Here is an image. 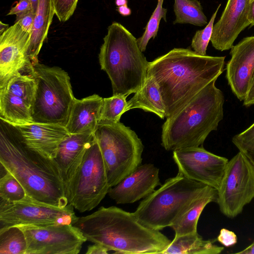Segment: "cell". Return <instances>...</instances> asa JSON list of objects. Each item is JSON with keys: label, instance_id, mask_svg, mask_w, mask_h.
I'll use <instances>...</instances> for the list:
<instances>
[{"label": "cell", "instance_id": "cell-28", "mask_svg": "<svg viewBox=\"0 0 254 254\" xmlns=\"http://www.w3.org/2000/svg\"><path fill=\"white\" fill-rule=\"evenodd\" d=\"M26 194L19 181L0 164V200L14 202L22 199Z\"/></svg>", "mask_w": 254, "mask_h": 254}, {"label": "cell", "instance_id": "cell-19", "mask_svg": "<svg viewBox=\"0 0 254 254\" xmlns=\"http://www.w3.org/2000/svg\"><path fill=\"white\" fill-rule=\"evenodd\" d=\"M95 139L94 132L69 134L60 143L54 160L59 167L66 191L87 149Z\"/></svg>", "mask_w": 254, "mask_h": 254}, {"label": "cell", "instance_id": "cell-39", "mask_svg": "<svg viewBox=\"0 0 254 254\" xmlns=\"http://www.w3.org/2000/svg\"><path fill=\"white\" fill-rule=\"evenodd\" d=\"M117 11L122 16H129L131 13V10L127 4L118 6Z\"/></svg>", "mask_w": 254, "mask_h": 254}, {"label": "cell", "instance_id": "cell-21", "mask_svg": "<svg viewBox=\"0 0 254 254\" xmlns=\"http://www.w3.org/2000/svg\"><path fill=\"white\" fill-rule=\"evenodd\" d=\"M55 14L53 0H40L31 33L27 57L32 64L38 63V56L46 38Z\"/></svg>", "mask_w": 254, "mask_h": 254}, {"label": "cell", "instance_id": "cell-16", "mask_svg": "<svg viewBox=\"0 0 254 254\" xmlns=\"http://www.w3.org/2000/svg\"><path fill=\"white\" fill-rule=\"evenodd\" d=\"M159 169L153 164L140 165L108 191L109 197L118 204L134 203L148 196L162 184Z\"/></svg>", "mask_w": 254, "mask_h": 254}, {"label": "cell", "instance_id": "cell-44", "mask_svg": "<svg viewBox=\"0 0 254 254\" xmlns=\"http://www.w3.org/2000/svg\"><path fill=\"white\" fill-rule=\"evenodd\" d=\"M32 5L33 11L36 12L40 0H30Z\"/></svg>", "mask_w": 254, "mask_h": 254}, {"label": "cell", "instance_id": "cell-8", "mask_svg": "<svg viewBox=\"0 0 254 254\" xmlns=\"http://www.w3.org/2000/svg\"><path fill=\"white\" fill-rule=\"evenodd\" d=\"M94 133L112 188L141 165L144 146L135 131L120 122L99 124Z\"/></svg>", "mask_w": 254, "mask_h": 254}, {"label": "cell", "instance_id": "cell-34", "mask_svg": "<svg viewBox=\"0 0 254 254\" xmlns=\"http://www.w3.org/2000/svg\"><path fill=\"white\" fill-rule=\"evenodd\" d=\"M217 240L223 246L230 247L237 243L238 238L234 232L227 229L222 228L217 237Z\"/></svg>", "mask_w": 254, "mask_h": 254}, {"label": "cell", "instance_id": "cell-25", "mask_svg": "<svg viewBox=\"0 0 254 254\" xmlns=\"http://www.w3.org/2000/svg\"><path fill=\"white\" fill-rule=\"evenodd\" d=\"M217 190H210L194 200L171 226L175 237L197 233L199 218L205 206L212 202H217Z\"/></svg>", "mask_w": 254, "mask_h": 254}, {"label": "cell", "instance_id": "cell-35", "mask_svg": "<svg viewBox=\"0 0 254 254\" xmlns=\"http://www.w3.org/2000/svg\"><path fill=\"white\" fill-rule=\"evenodd\" d=\"M33 10L31 2L30 0H19L17 4L12 7L7 15H16V18Z\"/></svg>", "mask_w": 254, "mask_h": 254}, {"label": "cell", "instance_id": "cell-22", "mask_svg": "<svg viewBox=\"0 0 254 254\" xmlns=\"http://www.w3.org/2000/svg\"><path fill=\"white\" fill-rule=\"evenodd\" d=\"M136 108L153 113L162 119L166 118L165 107L160 89L152 76H146L142 87L127 101L124 113Z\"/></svg>", "mask_w": 254, "mask_h": 254}, {"label": "cell", "instance_id": "cell-24", "mask_svg": "<svg viewBox=\"0 0 254 254\" xmlns=\"http://www.w3.org/2000/svg\"><path fill=\"white\" fill-rule=\"evenodd\" d=\"M214 240H203L198 233L175 237L163 254H218L224 247L214 244Z\"/></svg>", "mask_w": 254, "mask_h": 254}, {"label": "cell", "instance_id": "cell-18", "mask_svg": "<svg viewBox=\"0 0 254 254\" xmlns=\"http://www.w3.org/2000/svg\"><path fill=\"white\" fill-rule=\"evenodd\" d=\"M250 0H228L219 20L213 26L210 41L216 50H229L239 34L250 25Z\"/></svg>", "mask_w": 254, "mask_h": 254}, {"label": "cell", "instance_id": "cell-15", "mask_svg": "<svg viewBox=\"0 0 254 254\" xmlns=\"http://www.w3.org/2000/svg\"><path fill=\"white\" fill-rule=\"evenodd\" d=\"M231 58L226 64V78L241 101L245 99L254 72V36L247 37L231 48Z\"/></svg>", "mask_w": 254, "mask_h": 254}, {"label": "cell", "instance_id": "cell-4", "mask_svg": "<svg viewBox=\"0 0 254 254\" xmlns=\"http://www.w3.org/2000/svg\"><path fill=\"white\" fill-rule=\"evenodd\" d=\"M209 83L162 127L161 145L167 151L202 146L209 134L216 130L223 118L224 97Z\"/></svg>", "mask_w": 254, "mask_h": 254}, {"label": "cell", "instance_id": "cell-17", "mask_svg": "<svg viewBox=\"0 0 254 254\" xmlns=\"http://www.w3.org/2000/svg\"><path fill=\"white\" fill-rule=\"evenodd\" d=\"M11 126L26 148L50 159L55 158L60 143L69 135L65 127L58 125L33 122Z\"/></svg>", "mask_w": 254, "mask_h": 254}, {"label": "cell", "instance_id": "cell-27", "mask_svg": "<svg viewBox=\"0 0 254 254\" xmlns=\"http://www.w3.org/2000/svg\"><path fill=\"white\" fill-rule=\"evenodd\" d=\"M25 235L18 226L0 229V254H25Z\"/></svg>", "mask_w": 254, "mask_h": 254}, {"label": "cell", "instance_id": "cell-1", "mask_svg": "<svg viewBox=\"0 0 254 254\" xmlns=\"http://www.w3.org/2000/svg\"><path fill=\"white\" fill-rule=\"evenodd\" d=\"M225 57L200 56L190 49L174 48L149 62L147 75L158 84L166 118L177 113L224 71Z\"/></svg>", "mask_w": 254, "mask_h": 254}, {"label": "cell", "instance_id": "cell-46", "mask_svg": "<svg viewBox=\"0 0 254 254\" xmlns=\"http://www.w3.org/2000/svg\"><path fill=\"white\" fill-rule=\"evenodd\" d=\"M254 0H250V2H251L252 1H253Z\"/></svg>", "mask_w": 254, "mask_h": 254}, {"label": "cell", "instance_id": "cell-26", "mask_svg": "<svg viewBox=\"0 0 254 254\" xmlns=\"http://www.w3.org/2000/svg\"><path fill=\"white\" fill-rule=\"evenodd\" d=\"M176 18L173 24H190L203 26L208 23L207 18L198 0H174Z\"/></svg>", "mask_w": 254, "mask_h": 254}, {"label": "cell", "instance_id": "cell-11", "mask_svg": "<svg viewBox=\"0 0 254 254\" xmlns=\"http://www.w3.org/2000/svg\"><path fill=\"white\" fill-rule=\"evenodd\" d=\"M73 207H59L36 200L28 194L22 199L8 202L0 200V229L13 226L73 225L77 220Z\"/></svg>", "mask_w": 254, "mask_h": 254}, {"label": "cell", "instance_id": "cell-45", "mask_svg": "<svg viewBox=\"0 0 254 254\" xmlns=\"http://www.w3.org/2000/svg\"><path fill=\"white\" fill-rule=\"evenodd\" d=\"M127 0H115V4L117 6L127 4Z\"/></svg>", "mask_w": 254, "mask_h": 254}, {"label": "cell", "instance_id": "cell-37", "mask_svg": "<svg viewBox=\"0 0 254 254\" xmlns=\"http://www.w3.org/2000/svg\"><path fill=\"white\" fill-rule=\"evenodd\" d=\"M111 252L110 249L105 246L98 243L89 245L85 252L86 254H108Z\"/></svg>", "mask_w": 254, "mask_h": 254}, {"label": "cell", "instance_id": "cell-9", "mask_svg": "<svg viewBox=\"0 0 254 254\" xmlns=\"http://www.w3.org/2000/svg\"><path fill=\"white\" fill-rule=\"evenodd\" d=\"M110 188L104 159L95 137L68 186V204L80 212L89 211L98 205Z\"/></svg>", "mask_w": 254, "mask_h": 254}, {"label": "cell", "instance_id": "cell-2", "mask_svg": "<svg viewBox=\"0 0 254 254\" xmlns=\"http://www.w3.org/2000/svg\"><path fill=\"white\" fill-rule=\"evenodd\" d=\"M87 241L102 244L115 254H162L171 240L160 231L139 223L133 213L112 206H101L73 225Z\"/></svg>", "mask_w": 254, "mask_h": 254}, {"label": "cell", "instance_id": "cell-33", "mask_svg": "<svg viewBox=\"0 0 254 254\" xmlns=\"http://www.w3.org/2000/svg\"><path fill=\"white\" fill-rule=\"evenodd\" d=\"M78 0H53L55 14L61 22L67 21L73 15Z\"/></svg>", "mask_w": 254, "mask_h": 254}, {"label": "cell", "instance_id": "cell-6", "mask_svg": "<svg viewBox=\"0 0 254 254\" xmlns=\"http://www.w3.org/2000/svg\"><path fill=\"white\" fill-rule=\"evenodd\" d=\"M212 188L178 173L141 200L134 215L153 230L171 227L194 200Z\"/></svg>", "mask_w": 254, "mask_h": 254}, {"label": "cell", "instance_id": "cell-41", "mask_svg": "<svg viewBox=\"0 0 254 254\" xmlns=\"http://www.w3.org/2000/svg\"><path fill=\"white\" fill-rule=\"evenodd\" d=\"M236 254H254V241L244 250L235 253Z\"/></svg>", "mask_w": 254, "mask_h": 254}, {"label": "cell", "instance_id": "cell-10", "mask_svg": "<svg viewBox=\"0 0 254 254\" xmlns=\"http://www.w3.org/2000/svg\"><path fill=\"white\" fill-rule=\"evenodd\" d=\"M254 198V167L244 153L239 151L226 165L216 202L223 215L234 218Z\"/></svg>", "mask_w": 254, "mask_h": 254}, {"label": "cell", "instance_id": "cell-23", "mask_svg": "<svg viewBox=\"0 0 254 254\" xmlns=\"http://www.w3.org/2000/svg\"><path fill=\"white\" fill-rule=\"evenodd\" d=\"M0 118L10 126L33 123L32 107L22 97L0 88Z\"/></svg>", "mask_w": 254, "mask_h": 254}, {"label": "cell", "instance_id": "cell-12", "mask_svg": "<svg viewBox=\"0 0 254 254\" xmlns=\"http://www.w3.org/2000/svg\"><path fill=\"white\" fill-rule=\"evenodd\" d=\"M27 241L25 254H77L87 240L71 224L19 225Z\"/></svg>", "mask_w": 254, "mask_h": 254}, {"label": "cell", "instance_id": "cell-13", "mask_svg": "<svg viewBox=\"0 0 254 254\" xmlns=\"http://www.w3.org/2000/svg\"><path fill=\"white\" fill-rule=\"evenodd\" d=\"M173 158L179 173L217 190L229 161L209 152L203 146L174 151Z\"/></svg>", "mask_w": 254, "mask_h": 254}, {"label": "cell", "instance_id": "cell-31", "mask_svg": "<svg viewBox=\"0 0 254 254\" xmlns=\"http://www.w3.org/2000/svg\"><path fill=\"white\" fill-rule=\"evenodd\" d=\"M221 5V3L219 4L205 27L197 30L192 38L191 47L199 55L206 56V50L212 36L214 21Z\"/></svg>", "mask_w": 254, "mask_h": 254}, {"label": "cell", "instance_id": "cell-32", "mask_svg": "<svg viewBox=\"0 0 254 254\" xmlns=\"http://www.w3.org/2000/svg\"><path fill=\"white\" fill-rule=\"evenodd\" d=\"M232 141L239 151H254V123L243 132L235 135Z\"/></svg>", "mask_w": 254, "mask_h": 254}, {"label": "cell", "instance_id": "cell-7", "mask_svg": "<svg viewBox=\"0 0 254 254\" xmlns=\"http://www.w3.org/2000/svg\"><path fill=\"white\" fill-rule=\"evenodd\" d=\"M29 73L36 83L32 109L33 122L65 127L76 99L68 73L59 67L39 62L32 64Z\"/></svg>", "mask_w": 254, "mask_h": 254}, {"label": "cell", "instance_id": "cell-5", "mask_svg": "<svg viewBox=\"0 0 254 254\" xmlns=\"http://www.w3.org/2000/svg\"><path fill=\"white\" fill-rule=\"evenodd\" d=\"M103 41L99 61L110 79L113 95L135 93L145 81L149 63L137 39L121 24L113 22Z\"/></svg>", "mask_w": 254, "mask_h": 254}, {"label": "cell", "instance_id": "cell-40", "mask_svg": "<svg viewBox=\"0 0 254 254\" xmlns=\"http://www.w3.org/2000/svg\"><path fill=\"white\" fill-rule=\"evenodd\" d=\"M248 19L250 23L251 26H254V0L250 3Z\"/></svg>", "mask_w": 254, "mask_h": 254}, {"label": "cell", "instance_id": "cell-36", "mask_svg": "<svg viewBox=\"0 0 254 254\" xmlns=\"http://www.w3.org/2000/svg\"><path fill=\"white\" fill-rule=\"evenodd\" d=\"M35 12L31 10L21 16L16 18L15 22H17L22 28L28 33H31Z\"/></svg>", "mask_w": 254, "mask_h": 254}, {"label": "cell", "instance_id": "cell-38", "mask_svg": "<svg viewBox=\"0 0 254 254\" xmlns=\"http://www.w3.org/2000/svg\"><path fill=\"white\" fill-rule=\"evenodd\" d=\"M243 102V105L246 107L254 105V72L248 94Z\"/></svg>", "mask_w": 254, "mask_h": 254}, {"label": "cell", "instance_id": "cell-42", "mask_svg": "<svg viewBox=\"0 0 254 254\" xmlns=\"http://www.w3.org/2000/svg\"><path fill=\"white\" fill-rule=\"evenodd\" d=\"M243 153L247 156L249 159L251 163L252 164L254 167V151H246Z\"/></svg>", "mask_w": 254, "mask_h": 254}, {"label": "cell", "instance_id": "cell-29", "mask_svg": "<svg viewBox=\"0 0 254 254\" xmlns=\"http://www.w3.org/2000/svg\"><path fill=\"white\" fill-rule=\"evenodd\" d=\"M127 97L126 96L117 95L104 98L99 124L120 122L122 115L125 113L127 104Z\"/></svg>", "mask_w": 254, "mask_h": 254}, {"label": "cell", "instance_id": "cell-20", "mask_svg": "<svg viewBox=\"0 0 254 254\" xmlns=\"http://www.w3.org/2000/svg\"><path fill=\"white\" fill-rule=\"evenodd\" d=\"M103 99L94 94L75 99L65 126L69 134L95 132L100 122Z\"/></svg>", "mask_w": 254, "mask_h": 254}, {"label": "cell", "instance_id": "cell-14", "mask_svg": "<svg viewBox=\"0 0 254 254\" xmlns=\"http://www.w3.org/2000/svg\"><path fill=\"white\" fill-rule=\"evenodd\" d=\"M31 33L17 23L0 35V87L13 76L28 73L31 64L27 57Z\"/></svg>", "mask_w": 254, "mask_h": 254}, {"label": "cell", "instance_id": "cell-3", "mask_svg": "<svg viewBox=\"0 0 254 254\" xmlns=\"http://www.w3.org/2000/svg\"><path fill=\"white\" fill-rule=\"evenodd\" d=\"M0 164L19 181L30 197L61 208L68 204L55 161L26 148L17 135L0 131Z\"/></svg>", "mask_w": 254, "mask_h": 254}, {"label": "cell", "instance_id": "cell-30", "mask_svg": "<svg viewBox=\"0 0 254 254\" xmlns=\"http://www.w3.org/2000/svg\"><path fill=\"white\" fill-rule=\"evenodd\" d=\"M164 0H158L157 6L147 22L145 31L141 37L137 39L138 47L142 52L146 50L150 39H154L157 36L161 19L167 21V9L163 7Z\"/></svg>", "mask_w": 254, "mask_h": 254}, {"label": "cell", "instance_id": "cell-43", "mask_svg": "<svg viewBox=\"0 0 254 254\" xmlns=\"http://www.w3.org/2000/svg\"><path fill=\"white\" fill-rule=\"evenodd\" d=\"M9 28L8 24L3 23L2 21L0 22V35L2 34Z\"/></svg>", "mask_w": 254, "mask_h": 254}]
</instances>
